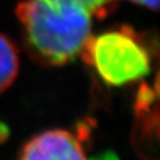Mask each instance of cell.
I'll list each match as a JSON object with an SVG mask.
<instances>
[{"instance_id": "cell-7", "label": "cell", "mask_w": 160, "mask_h": 160, "mask_svg": "<svg viewBox=\"0 0 160 160\" xmlns=\"http://www.w3.org/2000/svg\"><path fill=\"white\" fill-rule=\"evenodd\" d=\"M95 160H118V158H116L114 154H112V153H107V154L98 157V158Z\"/></svg>"}, {"instance_id": "cell-2", "label": "cell", "mask_w": 160, "mask_h": 160, "mask_svg": "<svg viewBox=\"0 0 160 160\" xmlns=\"http://www.w3.org/2000/svg\"><path fill=\"white\" fill-rule=\"evenodd\" d=\"M82 55L109 86H125L141 80L151 71L149 50L128 26L92 36Z\"/></svg>"}, {"instance_id": "cell-1", "label": "cell", "mask_w": 160, "mask_h": 160, "mask_svg": "<svg viewBox=\"0 0 160 160\" xmlns=\"http://www.w3.org/2000/svg\"><path fill=\"white\" fill-rule=\"evenodd\" d=\"M26 48L36 61L63 65L80 56L92 37V16L61 0H24L17 6Z\"/></svg>"}, {"instance_id": "cell-3", "label": "cell", "mask_w": 160, "mask_h": 160, "mask_svg": "<svg viewBox=\"0 0 160 160\" xmlns=\"http://www.w3.org/2000/svg\"><path fill=\"white\" fill-rule=\"evenodd\" d=\"M20 160H88L78 138L63 129H52L32 138L24 146Z\"/></svg>"}, {"instance_id": "cell-6", "label": "cell", "mask_w": 160, "mask_h": 160, "mask_svg": "<svg viewBox=\"0 0 160 160\" xmlns=\"http://www.w3.org/2000/svg\"><path fill=\"white\" fill-rule=\"evenodd\" d=\"M133 2H135L138 5H142L148 7L151 10H157L159 5V0H131Z\"/></svg>"}, {"instance_id": "cell-4", "label": "cell", "mask_w": 160, "mask_h": 160, "mask_svg": "<svg viewBox=\"0 0 160 160\" xmlns=\"http://www.w3.org/2000/svg\"><path fill=\"white\" fill-rule=\"evenodd\" d=\"M19 70V53L10 38L0 33V92L14 82Z\"/></svg>"}, {"instance_id": "cell-5", "label": "cell", "mask_w": 160, "mask_h": 160, "mask_svg": "<svg viewBox=\"0 0 160 160\" xmlns=\"http://www.w3.org/2000/svg\"><path fill=\"white\" fill-rule=\"evenodd\" d=\"M84 8L92 17L102 19L115 10L119 0H61Z\"/></svg>"}]
</instances>
